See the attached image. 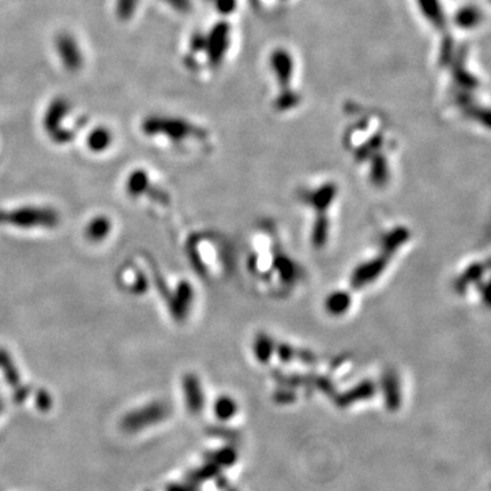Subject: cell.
I'll list each match as a JSON object with an SVG mask.
<instances>
[{"label":"cell","instance_id":"6da1fadb","mask_svg":"<svg viewBox=\"0 0 491 491\" xmlns=\"http://www.w3.org/2000/svg\"><path fill=\"white\" fill-rule=\"evenodd\" d=\"M60 222V215L48 206H22L17 209L0 210V225L14 228H53Z\"/></svg>","mask_w":491,"mask_h":491},{"label":"cell","instance_id":"7a4b0ae2","mask_svg":"<svg viewBox=\"0 0 491 491\" xmlns=\"http://www.w3.org/2000/svg\"><path fill=\"white\" fill-rule=\"evenodd\" d=\"M70 109H71L70 102L66 99L58 97L50 104L44 115L43 126L55 144H60V145L68 144L74 138V133L70 129H65L62 126L63 120L68 118L70 114Z\"/></svg>","mask_w":491,"mask_h":491},{"label":"cell","instance_id":"3957f363","mask_svg":"<svg viewBox=\"0 0 491 491\" xmlns=\"http://www.w3.org/2000/svg\"><path fill=\"white\" fill-rule=\"evenodd\" d=\"M55 47L63 68L75 72L84 66V55L78 41L70 33H60L55 40Z\"/></svg>","mask_w":491,"mask_h":491},{"label":"cell","instance_id":"277c9868","mask_svg":"<svg viewBox=\"0 0 491 491\" xmlns=\"http://www.w3.org/2000/svg\"><path fill=\"white\" fill-rule=\"evenodd\" d=\"M112 133L107 127H96L93 129L86 138V145L92 152L102 153L107 151L112 144Z\"/></svg>","mask_w":491,"mask_h":491},{"label":"cell","instance_id":"5b68a950","mask_svg":"<svg viewBox=\"0 0 491 491\" xmlns=\"http://www.w3.org/2000/svg\"><path fill=\"white\" fill-rule=\"evenodd\" d=\"M112 222L105 216H97L85 228V237L90 242H102L111 234Z\"/></svg>","mask_w":491,"mask_h":491},{"label":"cell","instance_id":"8992f818","mask_svg":"<svg viewBox=\"0 0 491 491\" xmlns=\"http://www.w3.org/2000/svg\"><path fill=\"white\" fill-rule=\"evenodd\" d=\"M151 186V180L148 173L144 170H136L129 175L127 182H126V190L130 195L139 197L145 194Z\"/></svg>","mask_w":491,"mask_h":491},{"label":"cell","instance_id":"52a82bcc","mask_svg":"<svg viewBox=\"0 0 491 491\" xmlns=\"http://www.w3.org/2000/svg\"><path fill=\"white\" fill-rule=\"evenodd\" d=\"M0 369L6 370V375L7 378L16 384L18 381V373L16 366H14V362L13 359L9 355V352L4 350V348H0ZM10 382V384H11Z\"/></svg>","mask_w":491,"mask_h":491},{"label":"cell","instance_id":"ba28073f","mask_svg":"<svg viewBox=\"0 0 491 491\" xmlns=\"http://www.w3.org/2000/svg\"><path fill=\"white\" fill-rule=\"evenodd\" d=\"M138 0H117L115 10L117 16L122 21H127L134 16Z\"/></svg>","mask_w":491,"mask_h":491}]
</instances>
